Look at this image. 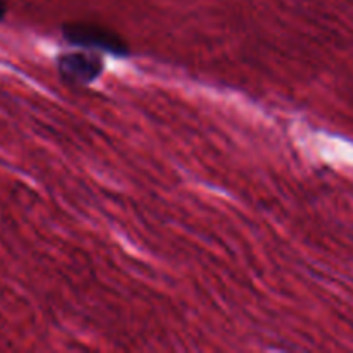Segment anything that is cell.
<instances>
[{"mask_svg":"<svg viewBox=\"0 0 353 353\" xmlns=\"http://www.w3.org/2000/svg\"><path fill=\"white\" fill-rule=\"evenodd\" d=\"M62 37L68 43L86 50H102L117 57H126L130 47L109 28L92 23H69L62 26Z\"/></svg>","mask_w":353,"mask_h":353,"instance_id":"obj_1","label":"cell"},{"mask_svg":"<svg viewBox=\"0 0 353 353\" xmlns=\"http://www.w3.org/2000/svg\"><path fill=\"white\" fill-rule=\"evenodd\" d=\"M102 55L93 50L81 48L78 52H65L57 57V71L61 78L69 85H90L102 74Z\"/></svg>","mask_w":353,"mask_h":353,"instance_id":"obj_2","label":"cell"},{"mask_svg":"<svg viewBox=\"0 0 353 353\" xmlns=\"http://www.w3.org/2000/svg\"><path fill=\"white\" fill-rule=\"evenodd\" d=\"M6 12H7L6 2H3V0H0V21L3 19V16H6Z\"/></svg>","mask_w":353,"mask_h":353,"instance_id":"obj_3","label":"cell"}]
</instances>
